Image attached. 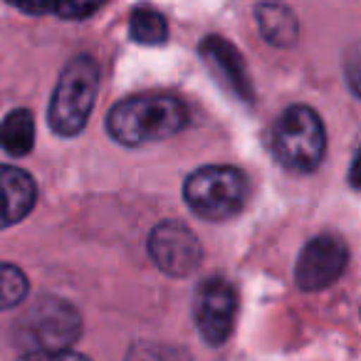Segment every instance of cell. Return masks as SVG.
<instances>
[{"instance_id":"cell-13","label":"cell","mask_w":361,"mask_h":361,"mask_svg":"<svg viewBox=\"0 0 361 361\" xmlns=\"http://www.w3.org/2000/svg\"><path fill=\"white\" fill-rule=\"evenodd\" d=\"M129 35L139 45H161L169 37V25H166V18L159 11L149 6H139L131 13Z\"/></svg>"},{"instance_id":"cell-9","label":"cell","mask_w":361,"mask_h":361,"mask_svg":"<svg viewBox=\"0 0 361 361\" xmlns=\"http://www.w3.org/2000/svg\"><path fill=\"white\" fill-rule=\"evenodd\" d=\"M201 60L208 65V70L223 82L228 92L238 97L243 102H252V82L247 77L245 60L235 50V45L218 35H208L201 42Z\"/></svg>"},{"instance_id":"cell-4","label":"cell","mask_w":361,"mask_h":361,"mask_svg":"<svg viewBox=\"0 0 361 361\" xmlns=\"http://www.w3.org/2000/svg\"><path fill=\"white\" fill-rule=\"evenodd\" d=\"M183 198L196 216L206 221H228L247 201V176L235 166H203L183 183Z\"/></svg>"},{"instance_id":"cell-8","label":"cell","mask_w":361,"mask_h":361,"mask_svg":"<svg viewBox=\"0 0 361 361\" xmlns=\"http://www.w3.org/2000/svg\"><path fill=\"white\" fill-rule=\"evenodd\" d=\"M349 262V247L339 235H317L302 247L300 260L295 267L297 287L305 292H317L334 285L346 270Z\"/></svg>"},{"instance_id":"cell-3","label":"cell","mask_w":361,"mask_h":361,"mask_svg":"<svg viewBox=\"0 0 361 361\" xmlns=\"http://www.w3.org/2000/svg\"><path fill=\"white\" fill-rule=\"evenodd\" d=\"M326 149V134L319 114L307 104H292L272 126V151L285 169L312 173L319 169Z\"/></svg>"},{"instance_id":"cell-6","label":"cell","mask_w":361,"mask_h":361,"mask_svg":"<svg viewBox=\"0 0 361 361\" xmlns=\"http://www.w3.org/2000/svg\"><path fill=\"white\" fill-rule=\"evenodd\" d=\"M193 319L206 344L221 346L231 339L238 319V292L226 277H208L193 297Z\"/></svg>"},{"instance_id":"cell-18","label":"cell","mask_w":361,"mask_h":361,"mask_svg":"<svg viewBox=\"0 0 361 361\" xmlns=\"http://www.w3.org/2000/svg\"><path fill=\"white\" fill-rule=\"evenodd\" d=\"M13 8L27 13V16H45V13L55 11L57 0H8Z\"/></svg>"},{"instance_id":"cell-5","label":"cell","mask_w":361,"mask_h":361,"mask_svg":"<svg viewBox=\"0 0 361 361\" xmlns=\"http://www.w3.org/2000/svg\"><path fill=\"white\" fill-rule=\"evenodd\" d=\"M80 334V312L60 297H42L16 322V339L30 351L70 349Z\"/></svg>"},{"instance_id":"cell-1","label":"cell","mask_w":361,"mask_h":361,"mask_svg":"<svg viewBox=\"0 0 361 361\" xmlns=\"http://www.w3.org/2000/svg\"><path fill=\"white\" fill-rule=\"evenodd\" d=\"M188 121L183 102L171 94H139L109 109L106 129L121 146H144L178 134Z\"/></svg>"},{"instance_id":"cell-2","label":"cell","mask_w":361,"mask_h":361,"mask_svg":"<svg viewBox=\"0 0 361 361\" xmlns=\"http://www.w3.org/2000/svg\"><path fill=\"white\" fill-rule=\"evenodd\" d=\"M99 92V65L94 57L77 55L65 65L55 94L50 102L47 119L55 134L77 136L87 126Z\"/></svg>"},{"instance_id":"cell-17","label":"cell","mask_w":361,"mask_h":361,"mask_svg":"<svg viewBox=\"0 0 361 361\" xmlns=\"http://www.w3.org/2000/svg\"><path fill=\"white\" fill-rule=\"evenodd\" d=\"M18 361H92L90 356L77 354V351H25Z\"/></svg>"},{"instance_id":"cell-12","label":"cell","mask_w":361,"mask_h":361,"mask_svg":"<svg viewBox=\"0 0 361 361\" xmlns=\"http://www.w3.org/2000/svg\"><path fill=\"white\" fill-rule=\"evenodd\" d=\"M35 146V119L27 109H13L0 121V149L11 156H25Z\"/></svg>"},{"instance_id":"cell-15","label":"cell","mask_w":361,"mask_h":361,"mask_svg":"<svg viewBox=\"0 0 361 361\" xmlns=\"http://www.w3.org/2000/svg\"><path fill=\"white\" fill-rule=\"evenodd\" d=\"M124 361H191V354L176 344L161 341H136L129 346Z\"/></svg>"},{"instance_id":"cell-16","label":"cell","mask_w":361,"mask_h":361,"mask_svg":"<svg viewBox=\"0 0 361 361\" xmlns=\"http://www.w3.org/2000/svg\"><path fill=\"white\" fill-rule=\"evenodd\" d=\"M102 6H104V0H57L55 13L65 20H85V18L94 16Z\"/></svg>"},{"instance_id":"cell-10","label":"cell","mask_w":361,"mask_h":361,"mask_svg":"<svg viewBox=\"0 0 361 361\" xmlns=\"http://www.w3.org/2000/svg\"><path fill=\"white\" fill-rule=\"evenodd\" d=\"M37 201V186L27 171L0 164V231L20 223Z\"/></svg>"},{"instance_id":"cell-7","label":"cell","mask_w":361,"mask_h":361,"mask_svg":"<svg viewBox=\"0 0 361 361\" xmlns=\"http://www.w3.org/2000/svg\"><path fill=\"white\" fill-rule=\"evenodd\" d=\"M149 255L169 277H188L203 260V247L196 233L178 221H164L149 235Z\"/></svg>"},{"instance_id":"cell-14","label":"cell","mask_w":361,"mask_h":361,"mask_svg":"<svg viewBox=\"0 0 361 361\" xmlns=\"http://www.w3.org/2000/svg\"><path fill=\"white\" fill-rule=\"evenodd\" d=\"M27 277L18 265L0 262V312L23 305L27 297Z\"/></svg>"},{"instance_id":"cell-11","label":"cell","mask_w":361,"mask_h":361,"mask_svg":"<svg viewBox=\"0 0 361 361\" xmlns=\"http://www.w3.org/2000/svg\"><path fill=\"white\" fill-rule=\"evenodd\" d=\"M255 20L260 35L275 47H292L300 37V20L285 3H277V0L257 3Z\"/></svg>"}]
</instances>
